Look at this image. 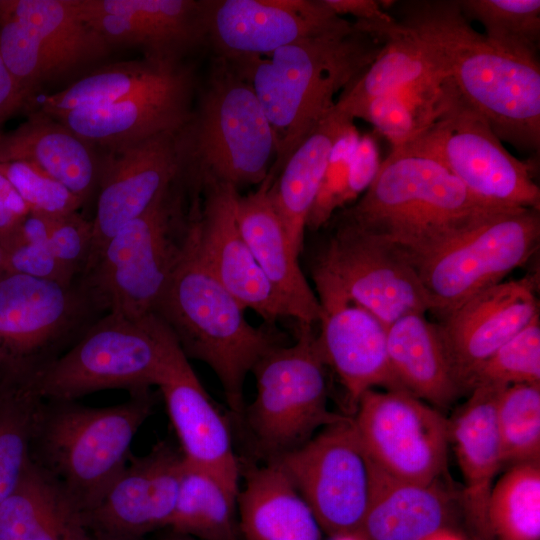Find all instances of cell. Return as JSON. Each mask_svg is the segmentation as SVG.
<instances>
[{
  "label": "cell",
  "instance_id": "cell-1",
  "mask_svg": "<svg viewBox=\"0 0 540 540\" xmlns=\"http://www.w3.org/2000/svg\"><path fill=\"white\" fill-rule=\"evenodd\" d=\"M393 17L419 42L438 73L518 150L540 149V63L493 46L457 0L395 2Z\"/></svg>",
  "mask_w": 540,
  "mask_h": 540
},
{
  "label": "cell",
  "instance_id": "cell-2",
  "mask_svg": "<svg viewBox=\"0 0 540 540\" xmlns=\"http://www.w3.org/2000/svg\"><path fill=\"white\" fill-rule=\"evenodd\" d=\"M382 46L383 37L353 21L281 47L268 59L228 61L251 84L272 126L277 153L270 172L275 177L334 108L336 95L365 72Z\"/></svg>",
  "mask_w": 540,
  "mask_h": 540
},
{
  "label": "cell",
  "instance_id": "cell-3",
  "mask_svg": "<svg viewBox=\"0 0 540 540\" xmlns=\"http://www.w3.org/2000/svg\"><path fill=\"white\" fill-rule=\"evenodd\" d=\"M486 203L425 155L391 149L362 196L340 214L397 247L412 264L461 233L508 209Z\"/></svg>",
  "mask_w": 540,
  "mask_h": 540
},
{
  "label": "cell",
  "instance_id": "cell-4",
  "mask_svg": "<svg viewBox=\"0 0 540 540\" xmlns=\"http://www.w3.org/2000/svg\"><path fill=\"white\" fill-rule=\"evenodd\" d=\"M194 221L184 255L153 314L170 329L188 359L211 368L229 408L240 419L248 373L280 343L269 328L254 327L245 319V309L203 262L194 243Z\"/></svg>",
  "mask_w": 540,
  "mask_h": 540
},
{
  "label": "cell",
  "instance_id": "cell-5",
  "mask_svg": "<svg viewBox=\"0 0 540 540\" xmlns=\"http://www.w3.org/2000/svg\"><path fill=\"white\" fill-rule=\"evenodd\" d=\"M148 390L106 407L42 399L35 416L31 460L48 472L83 514L125 467L139 428L152 412Z\"/></svg>",
  "mask_w": 540,
  "mask_h": 540
},
{
  "label": "cell",
  "instance_id": "cell-6",
  "mask_svg": "<svg viewBox=\"0 0 540 540\" xmlns=\"http://www.w3.org/2000/svg\"><path fill=\"white\" fill-rule=\"evenodd\" d=\"M178 137L183 179L195 191L208 179L237 190L260 184L277 153L274 131L253 87L220 57Z\"/></svg>",
  "mask_w": 540,
  "mask_h": 540
},
{
  "label": "cell",
  "instance_id": "cell-7",
  "mask_svg": "<svg viewBox=\"0 0 540 540\" xmlns=\"http://www.w3.org/2000/svg\"><path fill=\"white\" fill-rule=\"evenodd\" d=\"M178 183L126 223L77 278L103 312L131 319L153 314L184 255L198 212L193 205L184 214Z\"/></svg>",
  "mask_w": 540,
  "mask_h": 540
},
{
  "label": "cell",
  "instance_id": "cell-8",
  "mask_svg": "<svg viewBox=\"0 0 540 540\" xmlns=\"http://www.w3.org/2000/svg\"><path fill=\"white\" fill-rule=\"evenodd\" d=\"M172 333L155 314L131 319L108 312L32 379L44 400L75 401L105 389L156 386Z\"/></svg>",
  "mask_w": 540,
  "mask_h": 540
},
{
  "label": "cell",
  "instance_id": "cell-9",
  "mask_svg": "<svg viewBox=\"0 0 540 540\" xmlns=\"http://www.w3.org/2000/svg\"><path fill=\"white\" fill-rule=\"evenodd\" d=\"M399 149L434 159L486 203L540 211V188L530 163L509 153L487 120L446 78L436 117Z\"/></svg>",
  "mask_w": 540,
  "mask_h": 540
},
{
  "label": "cell",
  "instance_id": "cell-10",
  "mask_svg": "<svg viewBox=\"0 0 540 540\" xmlns=\"http://www.w3.org/2000/svg\"><path fill=\"white\" fill-rule=\"evenodd\" d=\"M296 342L271 348L254 366L256 397L249 428L268 459L293 450L346 417L327 407L326 362L313 325L298 323Z\"/></svg>",
  "mask_w": 540,
  "mask_h": 540
},
{
  "label": "cell",
  "instance_id": "cell-11",
  "mask_svg": "<svg viewBox=\"0 0 540 540\" xmlns=\"http://www.w3.org/2000/svg\"><path fill=\"white\" fill-rule=\"evenodd\" d=\"M103 311L78 280L61 284L0 273V362L32 379L71 347Z\"/></svg>",
  "mask_w": 540,
  "mask_h": 540
},
{
  "label": "cell",
  "instance_id": "cell-12",
  "mask_svg": "<svg viewBox=\"0 0 540 540\" xmlns=\"http://www.w3.org/2000/svg\"><path fill=\"white\" fill-rule=\"evenodd\" d=\"M540 239V213L531 208L500 212L413 263L441 318L476 293L503 281L528 262Z\"/></svg>",
  "mask_w": 540,
  "mask_h": 540
},
{
  "label": "cell",
  "instance_id": "cell-13",
  "mask_svg": "<svg viewBox=\"0 0 540 540\" xmlns=\"http://www.w3.org/2000/svg\"><path fill=\"white\" fill-rule=\"evenodd\" d=\"M268 461L285 472L329 537L359 532L370 498L372 462L352 419L326 426Z\"/></svg>",
  "mask_w": 540,
  "mask_h": 540
},
{
  "label": "cell",
  "instance_id": "cell-14",
  "mask_svg": "<svg viewBox=\"0 0 540 540\" xmlns=\"http://www.w3.org/2000/svg\"><path fill=\"white\" fill-rule=\"evenodd\" d=\"M352 422L371 461L388 474L431 484L445 472L450 422L403 390H368Z\"/></svg>",
  "mask_w": 540,
  "mask_h": 540
},
{
  "label": "cell",
  "instance_id": "cell-15",
  "mask_svg": "<svg viewBox=\"0 0 540 540\" xmlns=\"http://www.w3.org/2000/svg\"><path fill=\"white\" fill-rule=\"evenodd\" d=\"M312 273L333 282L386 327L405 315L431 311L409 258L389 242L340 220Z\"/></svg>",
  "mask_w": 540,
  "mask_h": 540
},
{
  "label": "cell",
  "instance_id": "cell-16",
  "mask_svg": "<svg viewBox=\"0 0 540 540\" xmlns=\"http://www.w3.org/2000/svg\"><path fill=\"white\" fill-rule=\"evenodd\" d=\"M324 0H206V43L230 62L271 55L298 40L345 27Z\"/></svg>",
  "mask_w": 540,
  "mask_h": 540
},
{
  "label": "cell",
  "instance_id": "cell-17",
  "mask_svg": "<svg viewBox=\"0 0 540 540\" xmlns=\"http://www.w3.org/2000/svg\"><path fill=\"white\" fill-rule=\"evenodd\" d=\"M178 136L179 132L159 133L102 157L92 249L82 274L126 223L144 213L162 192L183 181Z\"/></svg>",
  "mask_w": 540,
  "mask_h": 540
},
{
  "label": "cell",
  "instance_id": "cell-18",
  "mask_svg": "<svg viewBox=\"0 0 540 540\" xmlns=\"http://www.w3.org/2000/svg\"><path fill=\"white\" fill-rule=\"evenodd\" d=\"M180 450L158 442L145 455L129 457L99 501L83 514L86 530L104 540H141L167 528L180 489Z\"/></svg>",
  "mask_w": 540,
  "mask_h": 540
},
{
  "label": "cell",
  "instance_id": "cell-19",
  "mask_svg": "<svg viewBox=\"0 0 540 540\" xmlns=\"http://www.w3.org/2000/svg\"><path fill=\"white\" fill-rule=\"evenodd\" d=\"M312 278L321 307L318 344L352 408L365 392L377 387L407 391L389 360L387 327L327 278L315 273Z\"/></svg>",
  "mask_w": 540,
  "mask_h": 540
},
{
  "label": "cell",
  "instance_id": "cell-20",
  "mask_svg": "<svg viewBox=\"0 0 540 540\" xmlns=\"http://www.w3.org/2000/svg\"><path fill=\"white\" fill-rule=\"evenodd\" d=\"M200 189L204 199L194 221V243L203 262L244 309L255 311L269 325L290 317L238 228L234 212L238 190L210 179Z\"/></svg>",
  "mask_w": 540,
  "mask_h": 540
},
{
  "label": "cell",
  "instance_id": "cell-21",
  "mask_svg": "<svg viewBox=\"0 0 540 540\" xmlns=\"http://www.w3.org/2000/svg\"><path fill=\"white\" fill-rule=\"evenodd\" d=\"M156 386L164 399L184 462L215 475L238 493L241 469L229 425L173 334Z\"/></svg>",
  "mask_w": 540,
  "mask_h": 540
},
{
  "label": "cell",
  "instance_id": "cell-22",
  "mask_svg": "<svg viewBox=\"0 0 540 540\" xmlns=\"http://www.w3.org/2000/svg\"><path fill=\"white\" fill-rule=\"evenodd\" d=\"M537 287L531 274L502 281L441 318L437 326L462 391L479 365L539 315Z\"/></svg>",
  "mask_w": 540,
  "mask_h": 540
},
{
  "label": "cell",
  "instance_id": "cell-23",
  "mask_svg": "<svg viewBox=\"0 0 540 540\" xmlns=\"http://www.w3.org/2000/svg\"><path fill=\"white\" fill-rule=\"evenodd\" d=\"M110 46L140 47L146 58L181 62L206 43L205 0H74Z\"/></svg>",
  "mask_w": 540,
  "mask_h": 540
},
{
  "label": "cell",
  "instance_id": "cell-24",
  "mask_svg": "<svg viewBox=\"0 0 540 540\" xmlns=\"http://www.w3.org/2000/svg\"><path fill=\"white\" fill-rule=\"evenodd\" d=\"M193 91L194 76L189 70L168 84L119 101L51 117L95 148L110 151L159 133L182 131L192 116Z\"/></svg>",
  "mask_w": 540,
  "mask_h": 540
},
{
  "label": "cell",
  "instance_id": "cell-25",
  "mask_svg": "<svg viewBox=\"0 0 540 540\" xmlns=\"http://www.w3.org/2000/svg\"><path fill=\"white\" fill-rule=\"evenodd\" d=\"M275 176L269 172L259 187L235 197L238 228L257 264L298 323H318L321 307L298 263L270 198Z\"/></svg>",
  "mask_w": 540,
  "mask_h": 540
},
{
  "label": "cell",
  "instance_id": "cell-26",
  "mask_svg": "<svg viewBox=\"0 0 540 540\" xmlns=\"http://www.w3.org/2000/svg\"><path fill=\"white\" fill-rule=\"evenodd\" d=\"M505 389L480 386L450 422L453 443L464 480L462 506L476 540H493L488 506L493 481L503 466L496 424V402Z\"/></svg>",
  "mask_w": 540,
  "mask_h": 540
},
{
  "label": "cell",
  "instance_id": "cell-27",
  "mask_svg": "<svg viewBox=\"0 0 540 540\" xmlns=\"http://www.w3.org/2000/svg\"><path fill=\"white\" fill-rule=\"evenodd\" d=\"M14 160L34 164L84 204L97 197L103 158L93 145L41 111L33 112L15 130L0 134V162Z\"/></svg>",
  "mask_w": 540,
  "mask_h": 540
},
{
  "label": "cell",
  "instance_id": "cell-28",
  "mask_svg": "<svg viewBox=\"0 0 540 540\" xmlns=\"http://www.w3.org/2000/svg\"><path fill=\"white\" fill-rule=\"evenodd\" d=\"M452 515L451 493L438 481H405L372 462L370 498L358 532L365 540H424L450 528Z\"/></svg>",
  "mask_w": 540,
  "mask_h": 540
},
{
  "label": "cell",
  "instance_id": "cell-29",
  "mask_svg": "<svg viewBox=\"0 0 540 540\" xmlns=\"http://www.w3.org/2000/svg\"><path fill=\"white\" fill-rule=\"evenodd\" d=\"M237 510L241 540H322L313 511L274 462L246 470Z\"/></svg>",
  "mask_w": 540,
  "mask_h": 540
},
{
  "label": "cell",
  "instance_id": "cell-30",
  "mask_svg": "<svg viewBox=\"0 0 540 540\" xmlns=\"http://www.w3.org/2000/svg\"><path fill=\"white\" fill-rule=\"evenodd\" d=\"M82 512L64 488L30 460L0 504V540H85Z\"/></svg>",
  "mask_w": 540,
  "mask_h": 540
},
{
  "label": "cell",
  "instance_id": "cell-31",
  "mask_svg": "<svg viewBox=\"0 0 540 540\" xmlns=\"http://www.w3.org/2000/svg\"><path fill=\"white\" fill-rule=\"evenodd\" d=\"M391 366L413 396L446 408L462 392L450 365L437 324L425 314L405 315L386 328Z\"/></svg>",
  "mask_w": 540,
  "mask_h": 540
},
{
  "label": "cell",
  "instance_id": "cell-32",
  "mask_svg": "<svg viewBox=\"0 0 540 540\" xmlns=\"http://www.w3.org/2000/svg\"><path fill=\"white\" fill-rule=\"evenodd\" d=\"M351 122L354 120L334 106L287 159L270 187L274 209L298 256L331 148Z\"/></svg>",
  "mask_w": 540,
  "mask_h": 540
},
{
  "label": "cell",
  "instance_id": "cell-33",
  "mask_svg": "<svg viewBox=\"0 0 540 540\" xmlns=\"http://www.w3.org/2000/svg\"><path fill=\"white\" fill-rule=\"evenodd\" d=\"M0 17L27 25L67 72L104 58L111 49L82 19L74 0H0Z\"/></svg>",
  "mask_w": 540,
  "mask_h": 540
},
{
  "label": "cell",
  "instance_id": "cell-34",
  "mask_svg": "<svg viewBox=\"0 0 540 540\" xmlns=\"http://www.w3.org/2000/svg\"><path fill=\"white\" fill-rule=\"evenodd\" d=\"M190 68L181 62L144 58L106 65L69 87L38 100V111L54 116L83 107L119 101L138 92L168 84Z\"/></svg>",
  "mask_w": 540,
  "mask_h": 540
},
{
  "label": "cell",
  "instance_id": "cell-35",
  "mask_svg": "<svg viewBox=\"0 0 540 540\" xmlns=\"http://www.w3.org/2000/svg\"><path fill=\"white\" fill-rule=\"evenodd\" d=\"M430 79L443 77L417 39L395 18L383 29V46L376 58L339 95L335 107L354 120L371 99Z\"/></svg>",
  "mask_w": 540,
  "mask_h": 540
},
{
  "label": "cell",
  "instance_id": "cell-36",
  "mask_svg": "<svg viewBox=\"0 0 540 540\" xmlns=\"http://www.w3.org/2000/svg\"><path fill=\"white\" fill-rule=\"evenodd\" d=\"M237 496L215 475L184 462L177 503L167 528L197 540H241Z\"/></svg>",
  "mask_w": 540,
  "mask_h": 540
},
{
  "label": "cell",
  "instance_id": "cell-37",
  "mask_svg": "<svg viewBox=\"0 0 540 540\" xmlns=\"http://www.w3.org/2000/svg\"><path fill=\"white\" fill-rule=\"evenodd\" d=\"M493 540H540V462L513 465L492 488Z\"/></svg>",
  "mask_w": 540,
  "mask_h": 540
},
{
  "label": "cell",
  "instance_id": "cell-38",
  "mask_svg": "<svg viewBox=\"0 0 540 540\" xmlns=\"http://www.w3.org/2000/svg\"><path fill=\"white\" fill-rule=\"evenodd\" d=\"M463 15L484 28L486 39L499 50L539 62V0H457Z\"/></svg>",
  "mask_w": 540,
  "mask_h": 540
},
{
  "label": "cell",
  "instance_id": "cell-39",
  "mask_svg": "<svg viewBox=\"0 0 540 540\" xmlns=\"http://www.w3.org/2000/svg\"><path fill=\"white\" fill-rule=\"evenodd\" d=\"M42 398L30 381L18 380L0 401V504L18 485L30 457L37 408Z\"/></svg>",
  "mask_w": 540,
  "mask_h": 540
},
{
  "label": "cell",
  "instance_id": "cell-40",
  "mask_svg": "<svg viewBox=\"0 0 540 540\" xmlns=\"http://www.w3.org/2000/svg\"><path fill=\"white\" fill-rule=\"evenodd\" d=\"M503 466L540 462V384L503 389L496 402Z\"/></svg>",
  "mask_w": 540,
  "mask_h": 540
},
{
  "label": "cell",
  "instance_id": "cell-41",
  "mask_svg": "<svg viewBox=\"0 0 540 540\" xmlns=\"http://www.w3.org/2000/svg\"><path fill=\"white\" fill-rule=\"evenodd\" d=\"M516 384H540L539 315L479 365L465 382L464 390Z\"/></svg>",
  "mask_w": 540,
  "mask_h": 540
},
{
  "label": "cell",
  "instance_id": "cell-42",
  "mask_svg": "<svg viewBox=\"0 0 540 540\" xmlns=\"http://www.w3.org/2000/svg\"><path fill=\"white\" fill-rule=\"evenodd\" d=\"M0 56L27 101L41 83L67 73L42 40L12 18L0 17Z\"/></svg>",
  "mask_w": 540,
  "mask_h": 540
},
{
  "label": "cell",
  "instance_id": "cell-43",
  "mask_svg": "<svg viewBox=\"0 0 540 540\" xmlns=\"http://www.w3.org/2000/svg\"><path fill=\"white\" fill-rule=\"evenodd\" d=\"M0 173L13 185L31 213L58 218L78 212L84 206L67 187L30 162H0Z\"/></svg>",
  "mask_w": 540,
  "mask_h": 540
},
{
  "label": "cell",
  "instance_id": "cell-44",
  "mask_svg": "<svg viewBox=\"0 0 540 540\" xmlns=\"http://www.w3.org/2000/svg\"><path fill=\"white\" fill-rule=\"evenodd\" d=\"M359 138L360 133L351 122L334 142L307 218L306 229H319L333 217L336 210L346 206L350 163Z\"/></svg>",
  "mask_w": 540,
  "mask_h": 540
},
{
  "label": "cell",
  "instance_id": "cell-45",
  "mask_svg": "<svg viewBox=\"0 0 540 540\" xmlns=\"http://www.w3.org/2000/svg\"><path fill=\"white\" fill-rule=\"evenodd\" d=\"M356 118L369 122L391 149L404 147L423 132L418 118L396 91L371 99Z\"/></svg>",
  "mask_w": 540,
  "mask_h": 540
},
{
  "label": "cell",
  "instance_id": "cell-46",
  "mask_svg": "<svg viewBox=\"0 0 540 540\" xmlns=\"http://www.w3.org/2000/svg\"><path fill=\"white\" fill-rule=\"evenodd\" d=\"M93 242L92 220L79 212L56 218L47 245L78 278L88 262Z\"/></svg>",
  "mask_w": 540,
  "mask_h": 540
},
{
  "label": "cell",
  "instance_id": "cell-47",
  "mask_svg": "<svg viewBox=\"0 0 540 540\" xmlns=\"http://www.w3.org/2000/svg\"><path fill=\"white\" fill-rule=\"evenodd\" d=\"M5 271L72 284L77 277L53 255L47 244L12 242L5 248Z\"/></svg>",
  "mask_w": 540,
  "mask_h": 540
},
{
  "label": "cell",
  "instance_id": "cell-48",
  "mask_svg": "<svg viewBox=\"0 0 540 540\" xmlns=\"http://www.w3.org/2000/svg\"><path fill=\"white\" fill-rule=\"evenodd\" d=\"M380 165L379 148L375 137L372 134L360 135L350 163L346 205L357 200L359 195L369 188Z\"/></svg>",
  "mask_w": 540,
  "mask_h": 540
},
{
  "label": "cell",
  "instance_id": "cell-49",
  "mask_svg": "<svg viewBox=\"0 0 540 540\" xmlns=\"http://www.w3.org/2000/svg\"><path fill=\"white\" fill-rule=\"evenodd\" d=\"M30 210L19 193L0 173V244L3 246L15 233Z\"/></svg>",
  "mask_w": 540,
  "mask_h": 540
},
{
  "label": "cell",
  "instance_id": "cell-50",
  "mask_svg": "<svg viewBox=\"0 0 540 540\" xmlns=\"http://www.w3.org/2000/svg\"><path fill=\"white\" fill-rule=\"evenodd\" d=\"M327 7L337 16H353L356 21L370 23L390 22L392 14L386 12L377 0H324Z\"/></svg>",
  "mask_w": 540,
  "mask_h": 540
},
{
  "label": "cell",
  "instance_id": "cell-51",
  "mask_svg": "<svg viewBox=\"0 0 540 540\" xmlns=\"http://www.w3.org/2000/svg\"><path fill=\"white\" fill-rule=\"evenodd\" d=\"M25 102L27 98L0 56V124Z\"/></svg>",
  "mask_w": 540,
  "mask_h": 540
},
{
  "label": "cell",
  "instance_id": "cell-52",
  "mask_svg": "<svg viewBox=\"0 0 540 540\" xmlns=\"http://www.w3.org/2000/svg\"><path fill=\"white\" fill-rule=\"evenodd\" d=\"M424 540H465L461 535L457 534L450 528L441 529L434 534L428 536Z\"/></svg>",
  "mask_w": 540,
  "mask_h": 540
},
{
  "label": "cell",
  "instance_id": "cell-53",
  "mask_svg": "<svg viewBox=\"0 0 540 540\" xmlns=\"http://www.w3.org/2000/svg\"><path fill=\"white\" fill-rule=\"evenodd\" d=\"M330 540H365L360 533H348L330 537Z\"/></svg>",
  "mask_w": 540,
  "mask_h": 540
},
{
  "label": "cell",
  "instance_id": "cell-54",
  "mask_svg": "<svg viewBox=\"0 0 540 540\" xmlns=\"http://www.w3.org/2000/svg\"><path fill=\"white\" fill-rule=\"evenodd\" d=\"M160 540H197L193 537L179 534L170 530V532Z\"/></svg>",
  "mask_w": 540,
  "mask_h": 540
},
{
  "label": "cell",
  "instance_id": "cell-55",
  "mask_svg": "<svg viewBox=\"0 0 540 540\" xmlns=\"http://www.w3.org/2000/svg\"><path fill=\"white\" fill-rule=\"evenodd\" d=\"M6 252L3 246L0 244V273L5 271Z\"/></svg>",
  "mask_w": 540,
  "mask_h": 540
},
{
  "label": "cell",
  "instance_id": "cell-56",
  "mask_svg": "<svg viewBox=\"0 0 540 540\" xmlns=\"http://www.w3.org/2000/svg\"><path fill=\"white\" fill-rule=\"evenodd\" d=\"M7 374H9L6 369L4 368L3 364L0 362V380L5 377Z\"/></svg>",
  "mask_w": 540,
  "mask_h": 540
},
{
  "label": "cell",
  "instance_id": "cell-57",
  "mask_svg": "<svg viewBox=\"0 0 540 540\" xmlns=\"http://www.w3.org/2000/svg\"><path fill=\"white\" fill-rule=\"evenodd\" d=\"M85 540H104V539L98 538L88 532L87 538Z\"/></svg>",
  "mask_w": 540,
  "mask_h": 540
},
{
  "label": "cell",
  "instance_id": "cell-58",
  "mask_svg": "<svg viewBox=\"0 0 540 540\" xmlns=\"http://www.w3.org/2000/svg\"><path fill=\"white\" fill-rule=\"evenodd\" d=\"M8 375H6L5 377H3L1 380H0V383L4 381V379L7 377Z\"/></svg>",
  "mask_w": 540,
  "mask_h": 540
}]
</instances>
